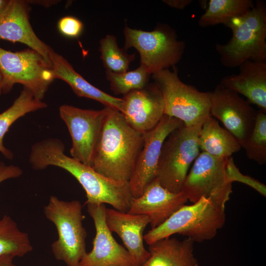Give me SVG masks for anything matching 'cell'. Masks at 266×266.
I'll return each instance as SVG.
<instances>
[{"label": "cell", "mask_w": 266, "mask_h": 266, "mask_svg": "<svg viewBox=\"0 0 266 266\" xmlns=\"http://www.w3.org/2000/svg\"><path fill=\"white\" fill-rule=\"evenodd\" d=\"M227 169L229 179L232 183L237 181L245 184L257 190L263 196L266 197V186L255 179L241 173L234 164L232 157L228 158Z\"/></svg>", "instance_id": "29"}, {"label": "cell", "mask_w": 266, "mask_h": 266, "mask_svg": "<svg viewBox=\"0 0 266 266\" xmlns=\"http://www.w3.org/2000/svg\"><path fill=\"white\" fill-rule=\"evenodd\" d=\"M0 163H1V162H0Z\"/></svg>", "instance_id": "37"}, {"label": "cell", "mask_w": 266, "mask_h": 266, "mask_svg": "<svg viewBox=\"0 0 266 266\" xmlns=\"http://www.w3.org/2000/svg\"><path fill=\"white\" fill-rule=\"evenodd\" d=\"M228 158H217L203 152L200 153L181 191L188 200L195 203L204 197L225 209L233 192L232 182L227 170Z\"/></svg>", "instance_id": "10"}, {"label": "cell", "mask_w": 266, "mask_h": 266, "mask_svg": "<svg viewBox=\"0 0 266 266\" xmlns=\"http://www.w3.org/2000/svg\"><path fill=\"white\" fill-rule=\"evenodd\" d=\"M247 157L260 165L266 163V112L259 109L253 130L242 145Z\"/></svg>", "instance_id": "28"}, {"label": "cell", "mask_w": 266, "mask_h": 266, "mask_svg": "<svg viewBox=\"0 0 266 266\" xmlns=\"http://www.w3.org/2000/svg\"><path fill=\"white\" fill-rule=\"evenodd\" d=\"M33 249L28 234L21 231L11 217L4 215L0 219V257H22Z\"/></svg>", "instance_id": "25"}, {"label": "cell", "mask_w": 266, "mask_h": 266, "mask_svg": "<svg viewBox=\"0 0 266 266\" xmlns=\"http://www.w3.org/2000/svg\"><path fill=\"white\" fill-rule=\"evenodd\" d=\"M43 212L57 230L58 239L51 244L54 256L67 266H79L87 252L82 204L77 200L65 201L51 196Z\"/></svg>", "instance_id": "5"}, {"label": "cell", "mask_w": 266, "mask_h": 266, "mask_svg": "<svg viewBox=\"0 0 266 266\" xmlns=\"http://www.w3.org/2000/svg\"><path fill=\"white\" fill-rule=\"evenodd\" d=\"M238 67V73L223 77L219 84L266 112V62L248 60Z\"/></svg>", "instance_id": "19"}, {"label": "cell", "mask_w": 266, "mask_h": 266, "mask_svg": "<svg viewBox=\"0 0 266 266\" xmlns=\"http://www.w3.org/2000/svg\"><path fill=\"white\" fill-rule=\"evenodd\" d=\"M163 2L170 7L179 9H183L190 5L192 0H164Z\"/></svg>", "instance_id": "32"}, {"label": "cell", "mask_w": 266, "mask_h": 266, "mask_svg": "<svg viewBox=\"0 0 266 266\" xmlns=\"http://www.w3.org/2000/svg\"><path fill=\"white\" fill-rule=\"evenodd\" d=\"M44 2H43V1H40V2H39V1H36V2H35L34 1H33V2H31L30 1H29V2H28V3H38L39 4H40V5H43V6H50V5H52L53 4H54L55 3H56L57 1H54V0H48V1H46V0H44L43 1Z\"/></svg>", "instance_id": "34"}, {"label": "cell", "mask_w": 266, "mask_h": 266, "mask_svg": "<svg viewBox=\"0 0 266 266\" xmlns=\"http://www.w3.org/2000/svg\"><path fill=\"white\" fill-rule=\"evenodd\" d=\"M23 174L22 169L13 165H6L2 163L0 165V183L12 178L20 177Z\"/></svg>", "instance_id": "31"}, {"label": "cell", "mask_w": 266, "mask_h": 266, "mask_svg": "<svg viewBox=\"0 0 266 266\" xmlns=\"http://www.w3.org/2000/svg\"><path fill=\"white\" fill-rule=\"evenodd\" d=\"M166 69L152 74L162 94L165 115L181 121L186 126L203 123L209 116L210 92H200L183 82L177 69Z\"/></svg>", "instance_id": "8"}, {"label": "cell", "mask_w": 266, "mask_h": 266, "mask_svg": "<svg viewBox=\"0 0 266 266\" xmlns=\"http://www.w3.org/2000/svg\"><path fill=\"white\" fill-rule=\"evenodd\" d=\"M86 204L94 223L96 235L92 250L83 256L79 266H135L128 251L116 241L107 226L105 204Z\"/></svg>", "instance_id": "14"}, {"label": "cell", "mask_w": 266, "mask_h": 266, "mask_svg": "<svg viewBox=\"0 0 266 266\" xmlns=\"http://www.w3.org/2000/svg\"><path fill=\"white\" fill-rule=\"evenodd\" d=\"M47 104L36 98L28 89L23 87L19 96L12 105L0 113V153L8 159H12L13 154L6 148L3 138L11 126L18 119L28 113L46 108Z\"/></svg>", "instance_id": "23"}, {"label": "cell", "mask_w": 266, "mask_h": 266, "mask_svg": "<svg viewBox=\"0 0 266 266\" xmlns=\"http://www.w3.org/2000/svg\"><path fill=\"white\" fill-rule=\"evenodd\" d=\"M106 77L115 95H122L141 89L148 83L150 74L141 65L135 69L123 73L106 70Z\"/></svg>", "instance_id": "27"}, {"label": "cell", "mask_w": 266, "mask_h": 266, "mask_svg": "<svg viewBox=\"0 0 266 266\" xmlns=\"http://www.w3.org/2000/svg\"><path fill=\"white\" fill-rule=\"evenodd\" d=\"M125 49L133 47L140 55V65L150 75L174 66L184 53L185 41L178 39L170 26L161 24L147 32L126 26Z\"/></svg>", "instance_id": "7"}, {"label": "cell", "mask_w": 266, "mask_h": 266, "mask_svg": "<svg viewBox=\"0 0 266 266\" xmlns=\"http://www.w3.org/2000/svg\"><path fill=\"white\" fill-rule=\"evenodd\" d=\"M30 10L26 0H8L0 14V39L26 44L51 65L50 54L53 49L34 32L29 20Z\"/></svg>", "instance_id": "16"}, {"label": "cell", "mask_w": 266, "mask_h": 266, "mask_svg": "<svg viewBox=\"0 0 266 266\" xmlns=\"http://www.w3.org/2000/svg\"><path fill=\"white\" fill-rule=\"evenodd\" d=\"M8 2L7 0H0V14L6 7Z\"/></svg>", "instance_id": "35"}, {"label": "cell", "mask_w": 266, "mask_h": 266, "mask_svg": "<svg viewBox=\"0 0 266 266\" xmlns=\"http://www.w3.org/2000/svg\"><path fill=\"white\" fill-rule=\"evenodd\" d=\"M107 112L106 107L99 110L80 108L63 104L59 114L71 136V157L91 167Z\"/></svg>", "instance_id": "11"}, {"label": "cell", "mask_w": 266, "mask_h": 266, "mask_svg": "<svg viewBox=\"0 0 266 266\" xmlns=\"http://www.w3.org/2000/svg\"><path fill=\"white\" fill-rule=\"evenodd\" d=\"M183 125L181 121L164 115L155 127L143 133V145L129 181L133 198L139 197L155 179L163 143L171 132Z\"/></svg>", "instance_id": "13"}, {"label": "cell", "mask_w": 266, "mask_h": 266, "mask_svg": "<svg viewBox=\"0 0 266 266\" xmlns=\"http://www.w3.org/2000/svg\"><path fill=\"white\" fill-rule=\"evenodd\" d=\"M199 144L201 152L221 158L232 157L241 148L235 137L227 129L220 126L211 115L203 122L199 135Z\"/></svg>", "instance_id": "22"}, {"label": "cell", "mask_w": 266, "mask_h": 266, "mask_svg": "<svg viewBox=\"0 0 266 266\" xmlns=\"http://www.w3.org/2000/svg\"><path fill=\"white\" fill-rule=\"evenodd\" d=\"M59 32L64 36L68 38H77L82 33L84 25L77 18L67 16L61 18L57 23Z\"/></svg>", "instance_id": "30"}, {"label": "cell", "mask_w": 266, "mask_h": 266, "mask_svg": "<svg viewBox=\"0 0 266 266\" xmlns=\"http://www.w3.org/2000/svg\"><path fill=\"white\" fill-rule=\"evenodd\" d=\"M50 59L55 79L66 82L79 97L95 100L105 107L120 111L122 98L110 95L90 83L74 70L66 59L53 50L50 54Z\"/></svg>", "instance_id": "20"}, {"label": "cell", "mask_w": 266, "mask_h": 266, "mask_svg": "<svg viewBox=\"0 0 266 266\" xmlns=\"http://www.w3.org/2000/svg\"><path fill=\"white\" fill-rule=\"evenodd\" d=\"M225 222V209L202 197L191 205L182 206L163 224L150 230L143 239L149 245L177 233L202 242L213 238Z\"/></svg>", "instance_id": "4"}, {"label": "cell", "mask_w": 266, "mask_h": 266, "mask_svg": "<svg viewBox=\"0 0 266 266\" xmlns=\"http://www.w3.org/2000/svg\"><path fill=\"white\" fill-rule=\"evenodd\" d=\"M194 241L167 237L149 245L150 256L141 266H198L194 254Z\"/></svg>", "instance_id": "21"}, {"label": "cell", "mask_w": 266, "mask_h": 266, "mask_svg": "<svg viewBox=\"0 0 266 266\" xmlns=\"http://www.w3.org/2000/svg\"><path fill=\"white\" fill-rule=\"evenodd\" d=\"M2 88H1V76L0 73V97L2 95Z\"/></svg>", "instance_id": "36"}, {"label": "cell", "mask_w": 266, "mask_h": 266, "mask_svg": "<svg viewBox=\"0 0 266 266\" xmlns=\"http://www.w3.org/2000/svg\"><path fill=\"white\" fill-rule=\"evenodd\" d=\"M105 218L108 229L121 238L135 266H141L150 256L144 246L143 234L150 224L149 217L106 207Z\"/></svg>", "instance_id": "18"}, {"label": "cell", "mask_w": 266, "mask_h": 266, "mask_svg": "<svg viewBox=\"0 0 266 266\" xmlns=\"http://www.w3.org/2000/svg\"><path fill=\"white\" fill-rule=\"evenodd\" d=\"M232 36L225 44L215 49L221 64L227 67H238L250 60L266 62V4L257 0L245 14L235 18L226 25Z\"/></svg>", "instance_id": "3"}, {"label": "cell", "mask_w": 266, "mask_h": 266, "mask_svg": "<svg viewBox=\"0 0 266 266\" xmlns=\"http://www.w3.org/2000/svg\"><path fill=\"white\" fill-rule=\"evenodd\" d=\"M0 73L2 94L19 83L42 100L55 79L51 65L30 48L12 52L0 47Z\"/></svg>", "instance_id": "9"}, {"label": "cell", "mask_w": 266, "mask_h": 266, "mask_svg": "<svg viewBox=\"0 0 266 266\" xmlns=\"http://www.w3.org/2000/svg\"><path fill=\"white\" fill-rule=\"evenodd\" d=\"M202 124L183 125L171 132L163 143L155 179L171 192H181L189 168L200 154L199 135Z\"/></svg>", "instance_id": "6"}, {"label": "cell", "mask_w": 266, "mask_h": 266, "mask_svg": "<svg viewBox=\"0 0 266 266\" xmlns=\"http://www.w3.org/2000/svg\"><path fill=\"white\" fill-rule=\"evenodd\" d=\"M14 258L10 255L0 257V266H15L13 263Z\"/></svg>", "instance_id": "33"}, {"label": "cell", "mask_w": 266, "mask_h": 266, "mask_svg": "<svg viewBox=\"0 0 266 266\" xmlns=\"http://www.w3.org/2000/svg\"><path fill=\"white\" fill-rule=\"evenodd\" d=\"M254 4L252 0H210L198 25L202 28L226 25L232 19L245 14Z\"/></svg>", "instance_id": "24"}, {"label": "cell", "mask_w": 266, "mask_h": 266, "mask_svg": "<svg viewBox=\"0 0 266 266\" xmlns=\"http://www.w3.org/2000/svg\"><path fill=\"white\" fill-rule=\"evenodd\" d=\"M100 59L106 70L115 73L127 72L135 54H129L120 48L115 36L107 34L100 41Z\"/></svg>", "instance_id": "26"}, {"label": "cell", "mask_w": 266, "mask_h": 266, "mask_svg": "<svg viewBox=\"0 0 266 266\" xmlns=\"http://www.w3.org/2000/svg\"><path fill=\"white\" fill-rule=\"evenodd\" d=\"M122 99L120 112L130 126L142 134L155 127L165 115L164 99L155 83L131 91Z\"/></svg>", "instance_id": "15"}, {"label": "cell", "mask_w": 266, "mask_h": 266, "mask_svg": "<svg viewBox=\"0 0 266 266\" xmlns=\"http://www.w3.org/2000/svg\"><path fill=\"white\" fill-rule=\"evenodd\" d=\"M106 115L91 167L110 179L129 182L143 143L121 113L106 107Z\"/></svg>", "instance_id": "2"}, {"label": "cell", "mask_w": 266, "mask_h": 266, "mask_svg": "<svg viewBox=\"0 0 266 266\" xmlns=\"http://www.w3.org/2000/svg\"><path fill=\"white\" fill-rule=\"evenodd\" d=\"M187 201L182 192H171L155 179L139 197L133 198L128 212L147 215L153 229L163 224Z\"/></svg>", "instance_id": "17"}, {"label": "cell", "mask_w": 266, "mask_h": 266, "mask_svg": "<svg viewBox=\"0 0 266 266\" xmlns=\"http://www.w3.org/2000/svg\"><path fill=\"white\" fill-rule=\"evenodd\" d=\"M62 140L48 138L33 144L29 161L33 169L49 166L64 169L71 174L84 189L86 204H109L114 209L128 212L133 198L129 182L116 181L96 172L92 167L67 156Z\"/></svg>", "instance_id": "1"}, {"label": "cell", "mask_w": 266, "mask_h": 266, "mask_svg": "<svg viewBox=\"0 0 266 266\" xmlns=\"http://www.w3.org/2000/svg\"><path fill=\"white\" fill-rule=\"evenodd\" d=\"M210 92V115L221 122L242 146L253 130L257 110L238 93L220 84Z\"/></svg>", "instance_id": "12"}]
</instances>
